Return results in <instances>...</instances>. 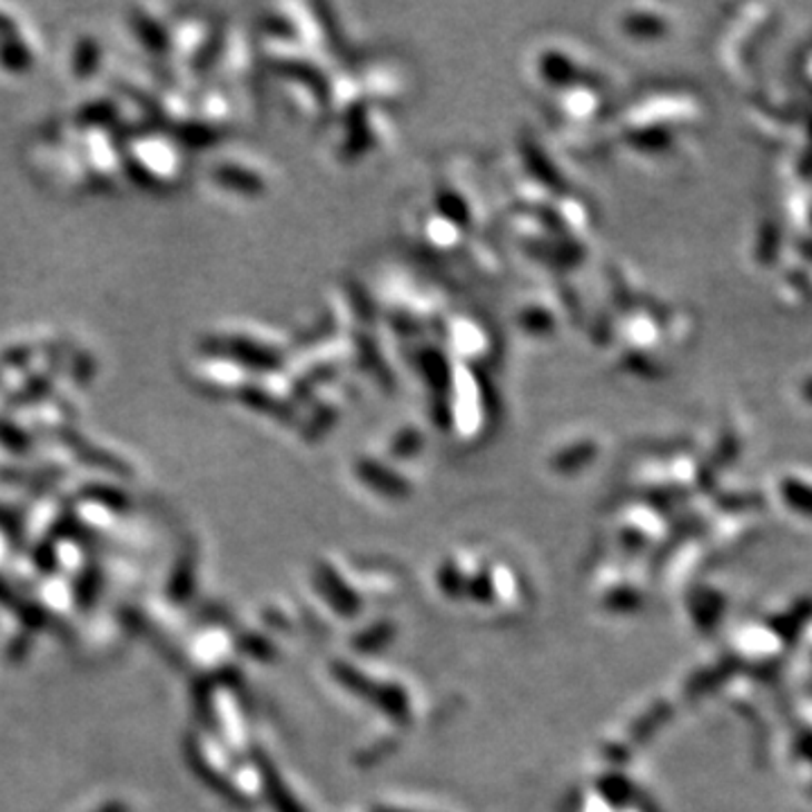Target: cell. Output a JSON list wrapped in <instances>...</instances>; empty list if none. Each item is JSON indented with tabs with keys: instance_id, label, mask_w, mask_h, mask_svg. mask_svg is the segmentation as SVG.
Returning <instances> with one entry per match:
<instances>
[{
	"instance_id": "1",
	"label": "cell",
	"mask_w": 812,
	"mask_h": 812,
	"mask_svg": "<svg viewBox=\"0 0 812 812\" xmlns=\"http://www.w3.org/2000/svg\"><path fill=\"white\" fill-rule=\"evenodd\" d=\"M184 756L188 761V768L197 774V779L204 781V785H208L210 790H215L217 794H221L224 799H228L230 803H237V805L241 803L244 805L237 788H232L226 779H221V774L204 759V752H201L199 743L192 736H188L186 743H184Z\"/></svg>"
},
{
	"instance_id": "2",
	"label": "cell",
	"mask_w": 812,
	"mask_h": 812,
	"mask_svg": "<svg viewBox=\"0 0 812 812\" xmlns=\"http://www.w3.org/2000/svg\"><path fill=\"white\" fill-rule=\"evenodd\" d=\"M195 576H197V553L195 548H188L181 553L172 572V581L168 585V594L175 603H186L192 596Z\"/></svg>"
},
{
	"instance_id": "3",
	"label": "cell",
	"mask_w": 812,
	"mask_h": 812,
	"mask_svg": "<svg viewBox=\"0 0 812 812\" xmlns=\"http://www.w3.org/2000/svg\"><path fill=\"white\" fill-rule=\"evenodd\" d=\"M256 763H258V770H260V774H263L265 790H267V794H269L271 803L276 805V810H278V812H300L298 803L291 799V794H287V790H285V785H283V779H280V774L276 772V768L269 763V759H267V756H263V754H258Z\"/></svg>"
},
{
	"instance_id": "4",
	"label": "cell",
	"mask_w": 812,
	"mask_h": 812,
	"mask_svg": "<svg viewBox=\"0 0 812 812\" xmlns=\"http://www.w3.org/2000/svg\"><path fill=\"white\" fill-rule=\"evenodd\" d=\"M102 583H105V576H102V568L98 564L87 566L85 572L79 574V578L75 583V601L81 610H89V607L96 605V601L102 592Z\"/></svg>"
},
{
	"instance_id": "5",
	"label": "cell",
	"mask_w": 812,
	"mask_h": 812,
	"mask_svg": "<svg viewBox=\"0 0 812 812\" xmlns=\"http://www.w3.org/2000/svg\"><path fill=\"white\" fill-rule=\"evenodd\" d=\"M212 689L215 682L210 677L197 680L192 686V704L199 715V720L212 731L215 729V709H212Z\"/></svg>"
},
{
	"instance_id": "6",
	"label": "cell",
	"mask_w": 812,
	"mask_h": 812,
	"mask_svg": "<svg viewBox=\"0 0 812 812\" xmlns=\"http://www.w3.org/2000/svg\"><path fill=\"white\" fill-rule=\"evenodd\" d=\"M17 612V618L28 627V630H43L48 625H52V616L37 603H28V601H21L12 607Z\"/></svg>"
},
{
	"instance_id": "7",
	"label": "cell",
	"mask_w": 812,
	"mask_h": 812,
	"mask_svg": "<svg viewBox=\"0 0 812 812\" xmlns=\"http://www.w3.org/2000/svg\"><path fill=\"white\" fill-rule=\"evenodd\" d=\"M34 566H39L43 574H52L57 568V551L52 544H41L34 551Z\"/></svg>"
},
{
	"instance_id": "8",
	"label": "cell",
	"mask_w": 812,
	"mask_h": 812,
	"mask_svg": "<svg viewBox=\"0 0 812 812\" xmlns=\"http://www.w3.org/2000/svg\"><path fill=\"white\" fill-rule=\"evenodd\" d=\"M241 650H244V653H249V655L260 657V660L271 657V650H269V645H267V643H263V641H260V638H256V636L241 638Z\"/></svg>"
},
{
	"instance_id": "9",
	"label": "cell",
	"mask_w": 812,
	"mask_h": 812,
	"mask_svg": "<svg viewBox=\"0 0 812 812\" xmlns=\"http://www.w3.org/2000/svg\"><path fill=\"white\" fill-rule=\"evenodd\" d=\"M28 650H30V638L28 636H19L10 645V655L17 662V660H23L28 655Z\"/></svg>"
},
{
	"instance_id": "10",
	"label": "cell",
	"mask_w": 812,
	"mask_h": 812,
	"mask_svg": "<svg viewBox=\"0 0 812 812\" xmlns=\"http://www.w3.org/2000/svg\"><path fill=\"white\" fill-rule=\"evenodd\" d=\"M0 603L8 607H14L19 603V596L12 592V587L3 578H0Z\"/></svg>"
},
{
	"instance_id": "11",
	"label": "cell",
	"mask_w": 812,
	"mask_h": 812,
	"mask_svg": "<svg viewBox=\"0 0 812 812\" xmlns=\"http://www.w3.org/2000/svg\"><path fill=\"white\" fill-rule=\"evenodd\" d=\"M93 812H131V805L120 801V799H113V801H107L102 803L100 808H96Z\"/></svg>"
}]
</instances>
